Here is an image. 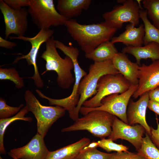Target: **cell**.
I'll list each match as a JSON object with an SVG mask.
<instances>
[{
  "label": "cell",
  "mask_w": 159,
  "mask_h": 159,
  "mask_svg": "<svg viewBox=\"0 0 159 159\" xmlns=\"http://www.w3.org/2000/svg\"><path fill=\"white\" fill-rule=\"evenodd\" d=\"M17 45L15 42H12L0 37V47L9 49H12Z\"/></svg>",
  "instance_id": "cell-34"
},
{
  "label": "cell",
  "mask_w": 159,
  "mask_h": 159,
  "mask_svg": "<svg viewBox=\"0 0 159 159\" xmlns=\"http://www.w3.org/2000/svg\"><path fill=\"white\" fill-rule=\"evenodd\" d=\"M27 10L33 23L40 30L64 25L67 20L57 10L53 0H30Z\"/></svg>",
  "instance_id": "cell-7"
},
{
  "label": "cell",
  "mask_w": 159,
  "mask_h": 159,
  "mask_svg": "<svg viewBox=\"0 0 159 159\" xmlns=\"http://www.w3.org/2000/svg\"><path fill=\"white\" fill-rule=\"evenodd\" d=\"M139 154L148 159H159V150L152 142L146 132L143 138L142 145L137 151Z\"/></svg>",
  "instance_id": "cell-25"
},
{
  "label": "cell",
  "mask_w": 159,
  "mask_h": 159,
  "mask_svg": "<svg viewBox=\"0 0 159 159\" xmlns=\"http://www.w3.org/2000/svg\"><path fill=\"white\" fill-rule=\"evenodd\" d=\"M122 4L103 14L105 21L117 30L121 29L125 23L137 26L140 22V9L136 0H123Z\"/></svg>",
  "instance_id": "cell-11"
},
{
  "label": "cell",
  "mask_w": 159,
  "mask_h": 159,
  "mask_svg": "<svg viewBox=\"0 0 159 159\" xmlns=\"http://www.w3.org/2000/svg\"><path fill=\"white\" fill-rule=\"evenodd\" d=\"M112 128L109 138L113 141L119 139L125 140L132 144L137 151L140 148L143 136L146 132L142 126L139 124L129 125L114 115Z\"/></svg>",
  "instance_id": "cell-13"
},
{
  "label": "cell",
  "mask_w": 159,
  "mask_h": 159,
  "mask_svg": "<svg viewBox=\"0 0 159 159\" xmlns=\"http://www.w3.org/2000/svg\"><path fill=\"white\" fill-rule=\"evenodd\" d=\"M55 44L57 48L72 59L74 64L75 81L72 92L67 97L62 99H54L44 95L43 98L48 100L50 105L58 106L67 110L70 117L79 100L80 96L78 92L79 84L82 79L87 73L81 68L79 64L78 58L80 52L77 48L72 45L67 46L62 42L57 40H55Z\"/></svg>",
  "instance_id": "cell-4"
},
{
  "label": "cell",
  "mask_w": 159,
  "mask_h": 159,
  "mask_svg": "<svg viewBox=\"0 0 159 159\" xmlns=\"http://www.w3.org/2000/svg\"><path fill=\"white\" fill-rule=\"evenodd\" d=\"M122 52L133 55L136 59V62L140 66L142 59H150L152 61L159 60V44L152 42L144 46H126L122 49Z\"/></svg>",
  "instance_id": "cell-20"
},
{
  "label": "cell",
  "mask_w": 159,
  "mask_h": 159,
  "mask_svg": "<svg viewBox=\"0 0 159 159\" xmlns=\"http://www.w3.org/2000/svg\"><path fill=\"white\" fill-rule=\"evenodd\" d=\"M97 147H98V142L95 141H93L91 143H90L84 147L83 149L93 148H97Z\"/></svg>",
  "instance_id": "cell-37"
},
{
  "label": "cell",
  "mask_w": 159,
  "mask_h": 159,
  "mask_svg": "<svg viewBox=\"0 0 159 159\" xmlns=\"http://www.w3.org/2000/svg\"><path fill=\"white\" fill-rule=\"evenodd\" d=\"M0 159H4L2 158L1 156H0Z\"/></svg>",
  "instance_id": "cell-40"
},
{
  "label": "cell",
  "mask_w": 159,
  "mask_h": 159,
  "mask_svg": "<svg viewBox=\"0 0 159 159\" xmlns=\"http://www.w3.org/2000/svg\"><path fill=\"white\" fill-rule=\"evenodd\" d=\"M138 87V85H131L129 88L123 93L114 94L104 97L102 100V105L100 107L90 108L82 106L80 112L85 115L92 111H103L119 117L128 124L126 115L128 104Z\"/></svg>",
  "instance_id": "cell-9"
},
{
  "label": "cell",
  "mask_w": 159,
  "mask_h": 159,
  "mask_svg": "<svg viewBox=\"0 0 159 159\" xmlns=\"http://www.w3.org/2000/svg\"><path fill=\"white\" fill-rule=\"evenodd\" d=\"M145 34L143 24H141L136 27L132 24L129 23L126 25L124 32L118 36L113 37L110 41L113 44L122 43L126 46L141 47L143 44Z\"/></svg>",
  "instance_id": "cell-18"
},
{
  "label": "cell",
  "mask_w": 159,
  "mask_h": 159,
  "mask_svg": "<svg viewBox=\"0 0 159 159\" xmlns=\"http://www.w3.org/2000/svg\"><path fill=\"white\" fill-rule=\"evenodd\" d=\"M113 116L103 111H92L79 118L72 125L62 129L61 132L87 130L101 139L105 138L111 133Z\"/></svg>",
  "instance_id": "cell-5"
},
{
  "label": "cell",
  "mask_w": 159,
  "mask_h": 159,
  "mask_svg": "<svg viewBox=\"0 0 159 159\" xmlns=\"http://www.w3.org/2000/svg\"><path fill=\"white\" fill-rule=\"evenodd\" d=\"M142 3L153 25L159 29V0H143Z\"/></svg>",
  "instance_id": "cell-26"
},
{
  "label": "cell",
  "mask_w": 159,
  "mask_h": 159,
  "mask_svg": "<svg viewBox=\"0 0 159 159\" xmlns=\"http://www.w3.org/2000/svg\"><path fill=\"white\" fill-rule=\"evenodd\" d=\"M90 143L89 139L84 138L74 143L55 150L49 151L45 159H74Z\"/></svg>",
  "instance_id": "cell-21"
},
{
  "label": "cell",
  "mask_w": 159,
  "mask_h": 159,
  "mask_svg": "<svg viewBox=\"0 0 159 159\" xmlns=\"http://www.w3.org/2000/svg\"><path fill=\"white\" fill-rule=\"evenodd\" d=\"M23 79L19 76L18 71L14 67L0 68V80H9L12 81L18 89H21L24 87Z\"/></svg>",
  "instance_id": "cell-27"
},
{
  "label": "cell",
  "mask_w": 159,
  "mask_h": 159,
  "mask_svg": "<svg viewBox=\"0 0 159 159\" xmlns=\"http://www.w3.org/2000/svg\"><path fill=\"white\" fill-rule=\"evenodd\" d=\"M0 9L5 24V39L12 34L17 37L24 36L28 27L27 9L23 7L16 10L11 9L2 0H0Z\"/></svg>",
  "instance_id": "cell-12"
},
{
  "label": "cell",
  "mask_w": 159,
  "mask_h": 159,
  "mask_svg": "<svg viewBox=\"0 0 159 159\" xmlns=\"http://www.w3.org/2000/svg\"><path fill=\"white\" fill-rule=\"evenodd\" d=\"M156 120L157 128L155 129L151 127L150 133L149 136L152 143L159 150V123L158 119L157 117Z\"/></svg>",
  "instance_id": "cell-33"
},
{
  "label": "cell",
  "mask_w": 159,
  "mask_h": 159,
  "mask_svg": "<svg viewBox=\"0 0 159 159\" xmlns=\"http://www.w3.org/2000/svg\"><path fill=\"white\" fill-rule=\"evenodd\" d=\"M149 100L148 92L143 94L135 102L130 99L126 113L128 124L132 125L136 124L140 125L145 128L149 135L150 133L151 127L147 123L146 115Z\"/></svg>",
  "instance_id": "cell-16"
},
{
  "label": "cell",
  "mask_w": 159,
  "mask_h": 159,
  "mask_svg": "<svg viewBox=\"0 0 159 159\" xmlns=\"http://www.w3.org/2000/svg\"><path fill=\"white\" fill-rule=\"evenodd\" d=\"M98 147H100L108 152L115 151L117 152L127 151L128 148L123 145L119 144L113 142L111 139L104 138L97 142Z\"/></svg>",
  "instance_id": "cell-30"
},
{
  "label": "cell",
  "mask_w": 159,
  "mask_h": 159,
  "mask_svg": "<svg viewBox=\"0 0 159 159\" xmlns=\"http://www.w3.org/2000/svg\"><path fill=\"white\" fill-rule=\"evenodd\" d=\"M24 97L26 106L36 119L37 132L44 137L53 124L65 115L66 110L58 106L42 105L30 90H26Z\"/></svg>",
  "instance_id": "cell-6"
},
{
  "label": "cell",
  "mask_w": 159,
  "mask_h": 159,
  "mask_svg": "<svg viewBox=\"0 0 159 159\" xmlns=\"http://www.w3.org/2000/svg\"><path fill=\"white\" fill-rule=\"evenodd\" d=\"M91 2V0H58L57 8L61 15L69 20L88 9Z\"/></svg>",
  "instance_id": "cell-19"
},
{
  "label": "cell",
  "mask_w": 159,
  "mask_h": 159,
  "mask_svg": "<svg viewBox=\"0 0 159 159\" xmlns=\"http://www.w3.org/2000/svg\"><path fill=\"white\" fill-rule=\"evenodd\" d=\"M138 83L132 97L136 99L144 93L159 87V60L152 61L149 65L139 66Z\"/></svg>",
  "instance_id": "cell-14"
},
{
  "label": "cell",
  "mask_w": 159,
  "mask_h": 159,
  "mask_svg": "<svg viewBox=\"0 0 159 159\" xmlns=\"http://www.w3.org/2000/svg\"><path fill=\"white\" fill-rule=\"evenodd\" d=\"M149 109L159 115V103L151 100H149L148 105Z\"/></svg>",
  "instance_id": "cell-36"
},
{
  "label": "cell",
  "mask_w": 159,
  "mask_h": 159,
  "mask_svg": "<svg viewBox=\"0 0 159 159\" xmlns=\"http://www.w3.org/2000/svg\"><path fill=\"white\" fill-rule=\"evenodd\" d=\"M64 25L69 34L85 54L91 52L102 43L110 41L117 30L105 21L82 24L72 19L67 20Z\"/></svg>",
  "instance_id": "cell-1"
},
{
  "label": "cell",
  "mask_w": 159,
  "mask_h": 159,
  "mask_svg": "<svg viewBox=\"0 0 159 159\" xmlns=\"http://www.w3.org/2000/svg\"><path fill=\"white\" fill-rule=\"evenodd\" d=\"M3 1L11 9L16 10L24 7H28L30 4V0H4Z\"/></svg>",
  "instance_id": "cell-32"
},
{
  "label": "cell",
  "mask_w": 159,
  "mask_h": 159,
  "mask_svg": "<svg viewBox=\"0 0 159 159\" xmlns=\"http://www.w3.org/2000/svg\"><path fill=\"white\" fill-rule=\"evenodd\" d=\"M115 68L131 85L138 84L139 66L136 62L131 61L125 54L118 52L112 59Z\"/></svg>",
  "instance_id": "cell-17"
},
{
  "label": "cell",
  "mask_w": 159,
  "mask_h": 159,
  "mask_svg": "<svg viewBox=\"0 0 159 159\" xmlns=\"http://www.w3.org/2000/svg\"><path fill=\"white\" fill-rule=\"evenodd\" d=\"M140 16L143 23L145 30L143 44L146 45L152 42L159 44V29L148 19L146 10H140Z\"/></svg>",
  "instance_id": "cell-24"
},
{
  "label": "cell",
  "mask_w": 159,
  "mask_h": 159,
  "mask_svg": "<svg viewBox=\"0 0 159 159\" xmlns=\"http://www.w3.org/2000/svg\"><path fill=\"white\" fill-rule=\"evenodd\" d=\"M112 154L100 151L97 148L83 149L74 159H110Z\"/></svg>",
  "instance_id": "cell-28"
},
{
  "label": "cell",
  "mask_w": 159,
  "mask_h": 159,
  "mask_svg": "<svg viewBox=\"0 0 159 159\" xmlns=\"http://www.w3.org/2000/svg\"><path fill=\"white\" fill-rule=\"evenodd\" d=\"M24 105L21 104L18 107H11L6 104L5 100L0 97V119L10 117L16 115L23 108Z\"/></svg>",
  "instance_id": "cell-29"
},
{
  "label": "cell",
  "mask_w": 159,
  "mask_h": 159,
  "mask_svg": "<svg viewBox=\"0 0 159 159\" xmlns=\"http://www.w3.org/2000/svg\"><path fill=\"white\" fill-rule=\"evenodd\" d=\"M110 159H148L138 153L128 151L112 153Z\"/></svg>",
  "instance_id": "cell-31"
},
{
  "label": "cell",
  "mask_w": 159,
  "mask_h": 159,
  "mask_svg": "<svg viewBox=\"0 0 159 159\" xmlns=\"http://www.w3.org/2000/svg\"><path fill=\"white\" fill-rule=\"evenodd\" d=\"M54 30L49 29L47 30L41 29L38 33L32 37L24 36L21 37H10V39H18L25 42H29L31 45V48L29 52L25 55L17 57L12 64H15L19 61L25 59L29 65H33L34 69L33 75L28 78L32 79L36 86L38 88H42L44 83L38 71L37 64V57L39 49L42 44L45 42L53 36Z\"/></svg>",
  "instance_id": "cell-10"
},
{
  "label": "cell",
  "mask_w": 159,
  "mask_h": 159,
  "mask_svg": "<svg viewBox=\"0 0 159 159\" xmlns=\"http://www.w3.org/2000/svg\"><path fill=\"white\" fill-rule=\"evenodd\" d=\"M55 40L53 36L45 42V50L40 57L46 62V69L42 75L48 71H55L57 75V82L59 86L63 89H68L75 81L71 72L74 68L73 62L67 56L64 58L61 57L57 51Z\"/></svg>",
  "instance_id": "cell-2"
},
{
  "label": "cell",
  "mask_w": 159,
  "mask_h": 159,
  "mask_svg": "<svg viewBox=\"0 0 159 159\" xmlns=\"http://www.w3.org/2000/svg\"><path fill=\"white\" fill-rule=\"evenodd\" d=\"M88 71V73L80 82L78 90L80 96L79 100L70 117L74 121L79 118L80 110L84 102L97 93V85L100 79L107 74L120 73L114 66L112 60L101 62H94L90 65Z\"/></svg>",
  "instance_id": "cell-3"
},
{
  "label": "cell",
  "mask_w": 159,
  "mask_h": 159,
  "mask_svg": "<svg viewBox=\"0 0 159 159\" xmlns=\"http://www.w3.org/2000/svg\"><path fill=\"white\" fill-rule=\"evenodd\" d=\"M118 51L111 41L105 42L97 47L91 52L85 53L86 58L95 62H101L112 60Z\"/></svg>",
  "instance_id": "cell-22"
},
{
  "label": "cell",
  "mask_w": 159,
  "mask_h": 159,
  "mask_svg": "<svg viewBox=\"0 0 159 159\" xmlns=\"http://www.w3.org/2000/svg\"><path fill=\"white\" fill-rule=\"evenodd\" d=\"M131 85L120 73L104 75L98 82L96 94L85 102L83 105L90 108L100 107L104 97L114 94L123 93L129 88Z\"/></svg>",
  "instance_id": "cell-8"
},
{
  "label": "cell",
  "mask_w": 159,
  "mask_h": 159,
  "mask_svg": "<svg viewBox=\"0 0 159 159\" xmlns=\"http://www.w3.org/2000/svg\"><path fill=\"white\" fill-rule=\"evenodd\" d=\"M44 138L37 132L26 144L13 148L9 152L18 159H45L49 151Z\"/></svg>",
  "instance_id": "cell-15"
},
{
  "label": "cell",
  "mask_w": 159,
  "mask_h": 159,
  "mask_svg": "<svg viewBox=\"0 0 159 159\" xmlns=\"http://www.w3.org/2000/svg\"><path fill=\"white\" fill-rule=\"evenodd\" d=\"M142 0H136V1L137 2L138 4V6H139V7L140 10H144L143 8V7H142L141 5V2H142Z\"/></svg>",
  "instance_id": "cell-38"
},
{
  "label": "cell",
  "mask_w": 159,
  "mask_h": 159,
  "mask_svg": "<svg viewBox=\"0 0 159 159\" xmlns=\"http://www.w3.org/2000/svg\"><path fill=\"white\" fill-rule=\"evenodd\" d=\"M148 92L150 100L159 103V87L152 90Z\"/></svg>",
  "instance_id": "cell-35"
},
{
  "label": "cell",
  "mask_w": 159,
  "mask_h": 159,
  "mask_svg": "<svg viewBox=\"0 0 159 159\" xmlns=\"http://www.w3.org/2000/svg\"><path fill=\"white\" fill-rule=\"evenodd\" d=\"M9 155L13 159H18L16 158L14 155L12 154L10 152H9L8 153Z\"/></svg>",
  "instance_id": "cell-39"
},
{
  "label": "cell",
  "mask_w": 159,
  "mask_h": 159,
  "mask_svg": "<svg viewBox=\"0 0 159 159\" xmlns=\"http://www.w3.org/2000/svg\"><path fill=\"white\" fill-rule=\"evenodd\" d=\"M29 112L26 107L25 106L13 117L0 119V153L1 154H5L6 153L4 145V138L7 127L12 122L17 120L31 122L33 120L32 118L25 117Z\"/></svg>",
  "instance_id": "cell-23"
}]
</instances>
